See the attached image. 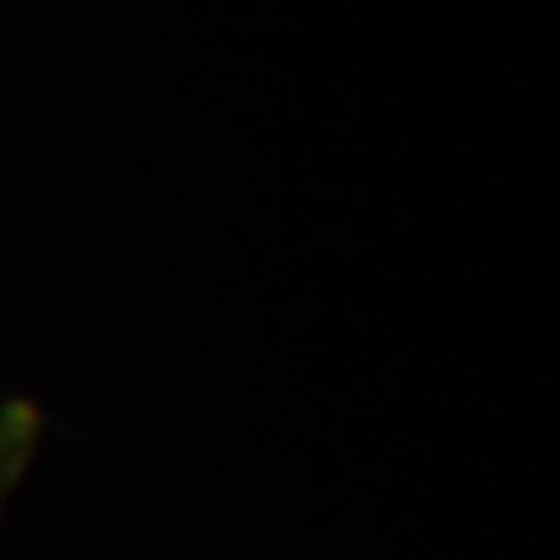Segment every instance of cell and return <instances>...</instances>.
I'll list each match as a JSON object with an SVG mask.
<instances>
[{
	"mask_svg": "<svg viewBox=\"0 0 560 560\" xmlns=\"http://www.w3.org/2000/svg\"><path fill=\"white\" fill-rule=\"evenodd\" d=\"M43 430H47V420L38 401H28V397L0 401V514L14 500V490L24 486L33 458H38Z\"/></svg>",
	"mask_w": 560,
	"mask_h": 560,
	"instance_id": "cell-1",
	"label": "cell"
}]
</instances>
